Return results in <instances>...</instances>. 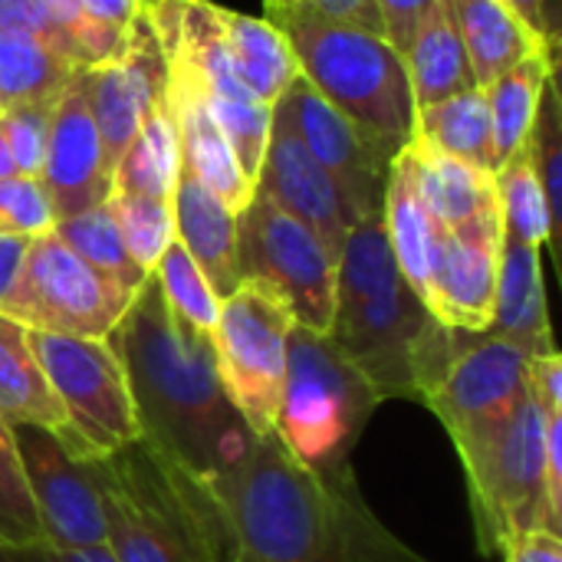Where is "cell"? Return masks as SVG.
I'll use <instances>...</instances> for the list:
<instances>
[{"mask_svg":"<svg viewBox=\"0 0 562 562\" xmlns=\"http://www.w3.org/2000/svg\"><path fill=\"white\" fill-rule=\"evenodd\" d=\"M234 562H431L366 504L352 461L306 468L270 435L211 481Z\"/></svg>","mask_w":562,"mask_h":562,"instance_id":"obj_1","label":"cell"},{"mask_svg":"<svg viewBox=\"0 0 562 562\" xmlns=\"http://www.w3.org/2000/svg\"><path fill=\"white\" fill-rule=\"evenodd\" d=\"M109 346L125 369L145 441L204 481L244 461L257 438L221 389L214 339L171 313L155 273L135 290Z\"/></svg>","mask_w":562,"mask_h":562,"instance_id":"obj_2","label":"cell"},{"mask_svg":"<svg viewBox=\"0 0 562 562\" xmlns=\"http://www.w3.org/2000/svg\"><path fill=\"white\" fill-rule=\"evenodd\" d=\"M115 562H234L224 507L201 474L151 441L89 458Z\"/></svg>","mask_w":562,"mask_h":562,"instance_id":"obj_3","label":"cell"},{"mask_svg":"<svg viewBox=\"0 0 562 562\" xmlns=\"http://www.w3.org/2000/svg\"><path fill=\"white\" fill-rule=\"evenodd\" d=\"M296 59L300 76L392 158L415 138V95L405 56L382 36L323 20L300 3L263 16Z\"/></svg>","mask_w":562,"mask_h":562,"instance_id":"obj_4","label":"cell"},{"mask_svg":"<svg viewBox=\"0 0 562 562\" xmlns=\"http://www.w3.org/2000/svg\"><path fill=\"white\" fill-rule=\"evenodd\" d=\"M382 402L336 352L329 336L293 326L286 336V379L273 438L306 468L349 464L369 418Z\"/></svg>","mask_w":562,"mask_h":562,"instance_id":"obj_5","label":"cell"},{"mask_svg":"<svg viewBox=\"0 0 562 562\" xmlns=\"http://www.w3.org/2000/svg\"><path fill=\"white\" fill-rule=\"evenodd\" d=\"M293 326L296 319L286 300L260 280H240L221 300L214 329L217 379L254 438L273 435L286 379V336Z\"/></svg>","mask_w":562,"mask_h":562,"instance_id":"obj_6","label":"cell"},{"mask_svg":"<svg viewBox=\"0 0 562 562\" xmlns=\"http://www.w3.org/2000/svg\"><path fill=\"white\" fill-rule=\"evenodd\" d=\"M543 451L547 412L524 395L504 428L481 451L461 461L468 474L477 550L484 557L501 553L504 540L517 533H553L543 494Z\"/></svg>","mask_w":562,"mask_h":562,"instance_id":"obj_7","label":"cell"},{"mask_svg":"<svg viewBox=\"0 0 562 562\" xmlns=\"http://www.w3.org/2000/svg\"><path fill=\"white\" fill-rule=\"evenodd\" d=\"M438 319L415 296L405 277L375 290L336 296L329 342L369 382L379 402H418V359Z\"/></svg>","mask_w":562,"mask_h":562,"instance_id":"obj_8","label":"cell"},{"mask_svg":"<svg viewBox=\"0 0 562 562\" xmlns=\"http://www.w3.org/2000/svg\"><path fill=\"white\" fill-rule=\"evenodd\" d=\"M132 290L119 286L79 254H72L56 231L30 237L20 273L0 306L26 329L109 339L132 306Z\"/></svg>","mask_w":562,"mask_h":562,"instance_id":"obj_9","label":"cell"},{"mask_svg":"<svg viewBox=\"0 0 562 562\" xmlns=\"http://www.w3.org/2000/svg\"><path fill=\"white\" fill-rule=\"evenodd\" d=\"M30 349L66 412L69 438L63 441L76 454H112L142 438L128 379L109 339L30 329Z\"/></svg>","mask_w":562,"mask_h":562,"instance_id":"obj_10","label":"cell"},{"mask_svg":"<svg viewBox=\"0 0 562 562\" xmlns=\"http://www.w3.org/2000/svg\"><path fill=\"white\" fill-rule=\"evenodd\" d=\"M530 352L494 333H461L458 349L428 385L422 405L438 415L454 451L468 461L514 415L527 395Z\"/></svg>","mask_w":562,"mask_h":562,"instance_id":"obj_11","label":"cell"},{"mask_svg":"<svg viewBox=\"0 0 562 562\" xmlns=\"http://www.w3.org/2000/svg\"><path fill=\"white\" fill-rule=\"evenodd\" d=\"M336 257L323 240L273 201L254 194L237 214L240 280L273 286L293 310L296 326L329 333L336 310Z\"/></svg>","mask_w":562,"mask_h":562,"instance_id":"obj_12","label":"cell"},{"mask_svg":"<svg viewBox=\"0 0 562 562\" xmlns=\"http://www.w3.org/2000/svg\"><path fill=\"white\" fill-rule=\"evenodd\" d=\"M13 445L46 543L59 550L105 547L109 527L89 458L76 454L59 435L30 425L13 428Z\"/></svg>","mask_w":562,"mask_h":562,"instance_id":"obj_13","label":"cell"},{"mask_svg":"<svg viewBox=\"0 0 562 562\" xmlns=\"http://www.w3.org/2000/svg\"><path fill=\"white\" fill-rule=\"evenodd\" d=\"M277 105L286 112L306 151L339 188L352 224L382 214L392 155L379 148L366 132H359L342 112H336L303 76L286 86Z\"/></svg>","mask_w":562,"mask_h":562,"instance_id":"obj_14","label":"cell"},{"mask_svg":"<svg viewBox=\"0 0 562 562\" xmlns=\"http://www.w3.org/2000/svg\"><path fill=\"white\" fill-rule=\"evenodd\" d=\"M165 82H168V59L145 10L132 20L119 49L109 59L86 66L89 105H92L109 175L115 171L128 142L142 128L148 109L165 95Z\"/></svg>","mask_w":562,"mask_h":562,"instance_id":"obj_15","label":"cell"},{"mask_svg":"<svg viewBox=\"0 0 562 562\" xmlns=\"http://www.w3.org/2000/svg\"><path fill=\"white\" fill-rule=\"evenodd\" d=\"M504 221L501 211L474 217L458 227H441L431 277L428 313L461 333H487L494 319L497 270H501Z\"/></svg>","mask_w":562,"mask_h":562,"instance_id":"obj_16","label":"cell"},{"mask_svg":"<svg viewBox=\"0 0 562 562\" xmlns=\"http://www.w3.org/2000/svg\"><path fill=\"white\" fill-rule=\"evenodd\" d=\"M40 184L49 198L56 221L92 211L112 194V175L105 168L99 128L89 105L86 69H79L66 82L53 105Z\"/></svg>","mask_w":562,"mask_h":562,"instance_id":"obj_17","label":"cell"},{"mask_svg":"<svg viewBox=\"0 0 562 562\" xmlns=\"http://www.w3.org/2000/svg\"><path fill=\"white\" fill-rule=\"evenodd\" d=\"M254 194L273 201L286 214L303 221L323 240V247L339 260V250L356 224L342 204L339 188L333 184L326 168L306 151V145L300 142L280 105H273L270 115V135L254 181Z\"/></svg>","mask_w":562,"mask_h":562,"instance_id":"obj_18","label":"cell"},{"mask_svg":"<svg viewBox=\"0 0 562 562\" xmlns=\"http://www.w3.org/2000/svg\"><path fill=\"white\" fill-rule=\"evenodd\" d=\"M165 102H168V109L175 115V125H178L181 171L198 178L214 198H221L234 214H240L254 198V181L244 175L231 138L224 135V128L217 125V119L204 105L194 82L171 59H168Z\"/></svg>","mask_w":562,"mask_h":562,"instance_id":"obj_19","label":"cell"},{"mask_svg":"<svg viewBox=\"0 0 562 562\" xmlns=\"http://www.w3.org/2000/svg\"><path fill=\"white\" fill-rule=\"evenodd\" d=\"M171 207H175V240L198 263L217 300H227L240 286L237 214L188 171L178 175Z\"/></svg>","mask_w":562,"mask_h":562,"instance_id":"obj_20","label":"cell"},{"mask_svg":"<svg viewBox=\"0 0 562 562\" xmlns=\"http://www.w3.org/2000/svg\"><path fill=\"white\" fill-rule=\"evenodd\" d=\"M494 336L514 339L530 356L557 352L550 310H547V286H543V263L540 247L520 244L504 234L501 244V270H497V296H494Z\"/></svg>","mask_w":562,"mask_h":562,"instance_id":"obj_21","label":"cell"},{"mask_svg":"<svg viewBox=\"0 0 562 562\" xmlns=\"http://www.w3.org/2000/svg\"><path fill=\"white\" fill-rule=\"evenodd\" d=\"M474 69V82L484 89L501 72L517 66L533 53H553L530 23L507 3V0H441Z\"/></svg>","mask_w":562,"mask_h":562,"instance_id":"obj_22","label":"cell"},{"mask_svg":"<svg viewBox=\"0 0 562 562\" xmlns=\"http://www.w3.org/2000/svg\"><path fill=\"white\" fill-rule=\"evenodd\" d=\"M382 217H385V231H389V244H392L398 273L415 290V296L425 303L441 224L428 211V204L418 191V181H415V168L405 151H398L392 158Z\"/></svg>","mask_w":562,"mask_h":562,"instance_id":"obj_23","label":"cell"},{"mask_svg":"<svg viewBox=\"0 0 562 562\" xmlns=\"http://www.w3.org/2000/svg\"><path fill=\"white\" fill-rule=\"evenodd\" d=\"M211 20H214V30L221 36L227 59L237 69L240 82L260 102L277 105V99L286 92V86L300 76L283 33L263 16H247V13H237V10H227L217 3H211Z\"/></svg>","mask_w":562,"mask_h":562,"instance_id":"obj_24","label":"cell"},{"mask_svg":"<svg viewBox=\"0 0 562 562\" xmlns=\"http://www.w3.org/2000/svg\"><path fill=\"white\" fill-rule=\"evenodd\" d=\"M402 151L408 155L418 191L441 227H458L474 217L501 211L491 171H481L468 161L438 151L422 135H415Z\"/></svg>","mask_w":562,"mask_h":562,"instance_id":"obj_25","label":"cell"},{"mask_svg":"<svg viewBox=\"0 0 562 562\" xmlns=\"http://www.w3.org/2000/svg\"><path fill=\"white\" fill-rule=\"evenodd\" d=\"M0 418L10 428L30 425L69 438L66 412L30 349V329L7 313H0Z\"/></svg>","mask_w":562,"mask_h":562,"instance_id":"obj_26","label":"cell"},{"mask_svg":"<svg viewBox=\"0 0 562 562\" xmlns=\"http://www.w3.org/2000/svg\"><path fill=\"white\" fill-rule=\"evenodd\" d=\"M405 69L412 79L415 109H428L477 86L464 43L441 0L425 13L422 26L415 30L405 49Z\"/></svg>","mask_w":562,"mask_h":562,"instance_id":"obj_27","label":"cell"},{"mask_svg":"<svg viewBox=\"0 0 562 562\" xmlns=\"http://www.w3.org/2000/svg\"><path fill=\"white\" fill-rule=\"evenodd\" d=\"M553 72H560V59L550 53H533L501 72L491 86H484L494 138V171L517 151H524L540 109L543 86Z\"/></svg>","mask_w":562,"mask_h":562,"instance_id":"obj_28","label":"cell"},{"mask_svg":"<svg viewBox=\"0 0 562 562\" xmlns=\"http://www.w3.org/2000/svg\"><path fill=\"white\" fill-rule=\"evenodd\" d=\"M178 175H181L178 125L161 95L142 119V128L128 142L125 155L119 158V165L112 171V191L171 201Z\"/></svg>","mask_w":562,"mask_h":562,"instance_id":"obj_29","label":"cell"},{"mask_svg":"<svg viewBox=\"0 0 562 562\" xmlns=\"http://www.w3.org/2000/svg\"><path fill=\"white\" fill-rule=\"evenodd\" d=\"M415 135H422L438 151L494 175L491 112H487V95L481 86L458 92L445 102H435L428 109H418Z\"/></svg>","mask_w":562,"mask_h":562,"instance_id":"obj_30","label":"cell"},{"mask_svg":"<svg viewBox=\"0 0 562 562\" xmlns=\"http://www.w3.org/2000/svg\"><path fill=\"white\" fill-rule=\"evenodd\" d=\"M86 66L63 59L33 33H0V105L53 102Z\"/></svg>","mask_w":562,"mask_h":562,"instance_id":"obj_31","label":"cell"},{"mask_svg":"<svg viewBox=\"0 0 562 562\" xmlns=\"http://www.w3.org/2000/svg\"><path fill=\"white\" fill-rule=\"evenodd\" d=\"M494 191H497L504 234L520 240V244H530V247L550 244V250L560 257V234L553 227L547 194H543L540 178L530 165L527 145H524V151H517L510 161H504L494 171Z\"/></svg>","mask_w":562,"mask_h":562,"instance_id":"obj_32","label":"cell"},{"mask_svg":"<svg viewBox=\"0 0 562 562\" xmlns=\"http://www.w3.org/2000/svg\"><path fill=\"white\" fill-rule=\"evenodd\" d=\"M56 237L72 250L79 254L89 267H95L99 273H105L109 280H115L119 286L125 290H138L145 283V270L132 260L125 240H122V231L115 224V214L105 204L92 207V211H82L76 217H63L53 224Z\"/></svg>","mask_w":562,"mask_h":562,"instance_id":"obj_33","label":"cell"},{"mask_svg":"<svg viewBox=\"0 0 562 562\" xmlns=\"http://www.w3.org/2000/svg\"><path fill=\"white\" fill-rule=\"evenodd\" d=\"M158 286H161V296L165 303L171 306V313L191 326L194 333L214 339V329H217V316H221V300L217 293L211 290V283L204 280V273L198 270V263L188 257V250L171 240L168 250L161 254L158 267L151 270Z\"/></svg>","mask_w":562,"mask_h":562,"instance_id":"obj_34","label":"cell"},{"mask_svg":"<svg viewBox=\"0 0 562 562\" xmlns=\"http://www.w3.org/2000/svg\"><path fill=\"white\" fill-rule=\"evenodd\" d=\"M109 207L115 214V224L122 231V240L132 254V260L151 273L175 240V207L161 198L145 194H109Z\"/></svg>","mask_w":562,"mask_h":562,"instance_id":"obj_35","label":"cell"},{"mask_svg":"<svg viewBox=\"0 0 562 562\" xmlns=\"http://www.w3.org/2000/svg\"><path fill=\"white\" fill-rule=\"evenodd\" d=\"M560 72H553L543 86L540 109L527 138L530 165L540 178V188L547 194V207L553 217V227L560 234L562 221V99H560Z\"/></svg>","mask_w":562,"mask_h":562,"instance_id":"obj_36","label":"cell"},{"mask_svg":"<svg viewBox=\"0 0 562 562\" xmlns=\"http://www.w3.org/2000/svg\"><path fill=\"white\" fill-rule=\"evenodd\" d=\"M33 543H46V533L26 491V477L13 445V428L0 418V547Z\"/></svg>","mask_w":562,"mask_h":562,"instance_id":"obj_37","label":"cell"},{"mask_svg":"<svg viewBox=\"0 0 562 562\" xmlns=\"http://www.w3.org/2000/svg\"><path fill=\"white\" fill-rule=\"evenodd\" d=\"M56 99L53 102H23V105H10V109L0 112L7 145H10V155H13V168L23 178H40Z\"/></svg>","mask_w":562,"mask_h":562,"instance_id":"obj_38","label":"cell"},{"mask_svg":"<svg viewBox=\"0 0 562 562\" xmlns=\"http://www.w3.org/2000/svg\"><path fill=\"white\" fill-rule=\"evenodd\" d=\"M56 214L49 207V198L40 184V178H3L0 181V231L40 237L53 231Z\"/></svg>","mask_w":562,"mask_h":562,"instance_id":"obj_39","label":"cell"},{"mask_svg":"<svg viewBox=\"0 0 562 562\" xmlns=\"http://www.w3.org/2000/svg\"><path fill=\"white\" fill-rule=\"evenodd\" d=\"M82 20L112 46L119 49L125 30L132 26V20L142 13V0H76Z\"/></svg>","mask_w":562,"mask_h":562,"instance_id":"obj_40","label":"cell"},{"mask_svg":"<svg viewBox=\"0 0 562 562\" xmlns=\"http://www.w3.org/2000/svg\"><path fill=\"white\" fill-rule=\"evenodd\" d=\"M438 0H375L379 7V16H382V30H385V40L405 56L415 30L422 26L425 13L435 7Z\"/></svg>","mask_w":562,"mask_h":562,"instance_id":"obj_41","label":"cell"},{"mask_svg":"<svg viewBox=\"0 0 562 562\" xmlns=\"http://www.w3.org/2000/svg\"><path fill=\"white\" fill-rule=\"evenodd\" d=\"M543 494L550 530L562 537V415H547V451H543Z\"/></svg>","mask_w":562,"mask_h":562,"instance_id":"obj_42","label":"cell"},{"mask_svg":"<svg viewBox=\"0 0 562 562\" xmlns=\"http://www.w3.org/2000/svg\"><path fill=\"white\" fill-rule=\"evenodd\" d=\"M527 395L547 412L562 415V356L560 352H543L530 356L527 362Z\"/></svg>","mask_w":562,"mask_h":562,"instance_id":"obj_43","label":"cell"},{"mask_svg":"<svg viewBox=\"0 0 562 562\" xmlns=\"http://www.w3.org/2000/svg\"><path fill=\"white\" fill-rule=\"evenodd\" d=\"M296 3L303 10L323 16V20L349 23V26H359V30H369V33H382L385 36L375 0H296Z\"/></svg>","mask_w":562,"mask_h":562,"instance_id":"obj_44","label":"cell"},{"mask_svg":"<svg viewBox=\"0 0 562 562\" xmlns=\"http://www.w3.org/2000/svg\"><path fill=\"white\" fill-rule=\"evenodd\" d=\"M0 33H33L53 46V26L36 0H0Z\"/></svg>","mask_w":562,"mask_h":562,"instance_id":"obj_45","label":"cell"},{"mask_svg":"<svg viewBox=\"0 0 562 562\" xmlns=\"http://www.w3.org/2000/svg\"><path fill=\"white\" fill-rule=\"evenodd\" d=\"M507 562H562V537L547 530H530L504 540L501 547Z\"/></svg>","mask_w":562,"mask_h":562,"instance_id":"obj_46","label":"cell"},{"mask_svg":"<svg viewBox=\"0 0 562 562\" xmlns=\"http://www.w3.org/2000/svg\"><path fill=\"white\" fill-rule=\"evenodd\" d=\"M0 562H115L109 547L95 550H59L49 543L33 547H0Z\"/></svg>","mask_w":562,"mask_h":562,"instance_id":"obj_47","label":"cell"},{"mask_svg":"<svg viewBox=\"0 0 562 562\" xmlns=\"http://www.w3.org/2000/svg\"><path fill=\"white\" fill-rule=\"evenodd\" d=\"M507 3L530 23V30H533L553 53H560L562 0H507Z\"/></svg>","mask_w":562,"mask_h":562,"instance_id":"obj_48","label":"cell"},{"mask_svg":"<svg viewBox=\"0 0 562 562\" xmlns=\"http://www.w3.org/2000/svg\"><path fill=\"white\" fill-rule=\"evenodd\" d=\"M26 244L30 237L23 234H10V231H0V306L20 273V263H23V254H26Z\"/></svg>","mask_w":562,"mask_h":562,"instance_id":"obj_49","label":"cell"},{"mask_svg":"<svg viewBox=\"0 0 562 562\" xmlns=\"http://www.w3.org/2000/svg\"><path fill=\"white\" fill-rule=\"evenodd\" d=\"M16 168H13V155H10V145H7V132H3V115H0V181L3 178H13Z\"/></svg>","mask_w":562,"mask_h":562,"instance_id":"obj_50","label":"cell"},{"mask_svg":"<svg viewBox=\"0 0 562 562\" xmlns=\"http://www.w3.org/2000/svg\"><path fill=\"white\" fill-rule=\"evenodd\" d=\"M296 0H263V16H273V13H280V10H286Z\"/></svg>","mask_w":562,"mask_h":562,"instance_id":"obj_51","label":"cell"}]
</instances>
